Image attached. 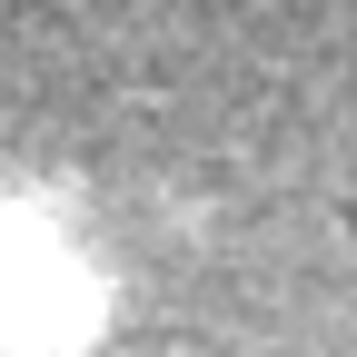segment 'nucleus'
<instances>
[{"label":"nucleus","mask_w":357,"mask_h":357,"mask_svg":"<svg viewBox=\"0 0 357 357\" xmlns=\"http://www.w3.org/2000/svg\"><path fill=\"white\" fill-rule=\"evenodd\" d=\"M79 318V288H70V258L30 229V218H0V357H30L50 347Z\"/></svg>","instance_id":"obj_1"}]
</instances>
